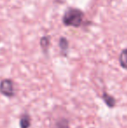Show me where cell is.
I'll return each mask as SVG.
<instances>
[{"mask_svg": "<svg viewBox=\"0 0 127 128\" xmlns=\"http://www.w3.org/2000/svg\"><path fill=\"white\" fill-rule=\"evenodd\" d=\"M119 63L123 68L127 69V49L124 50L121 52L120 56H119Z\"/></svg>", "mask_w": 127, "mask_h": 128, "instance_id": "8992f818", "label": "cell"}, {"mask_svg": "<svg viewBox=\"0 0 127 128\" xmlns=\"http://www.w3.org/2000/svg\"><path fill=\"white\" fill-rule=\"evenodd\" d=\"M103 100H105V104H107V106H109V107H113L114 106H115L116 102H115V98H113V97H112L111 95L107 94L106 92H104L103 94Z\"/></svg>", "mask_w": 127, "mask_h": 128, "instance_id": "5b68a950", "label": "cell"}, {"mask_svg": "<svg viewBox=\"0 0 127 128\" xmlns=\"http://www.w3.org/2000/svg\"><path fill=\"white\" fill-rule=\"evenodd\" d=\"M0 92L7 97H12L14 95L13 82L10 79H3L0 83Z\"/></svg>", "mask_w": 127, "mask_h": 128, "instance_id": "7a4b0ae2", "label": "cell"}, {"mask_svg": "<svg viewBox=\"0 0 127 128\" xmlns=\"http://www.w3.org/2000/svg\"><path fill=\"white\" fill-rule=\"evenodd\" d=\"M40 46L41 48L43 49V51L44 52H46V51L48 50L50 46V37L49 36H45V37H43L42 38L40 39Z\"/></svg>", "mask_w": 127, "mask_h": 128, "instance_id": "52a82bcc", "label": "cell"}, {"mask_svg": "<svg viewBox=\"0 0 127 128\" xmlns=\"http://www.w3.org/2000/svg\"><path fill=\"white\" fill-rule=\"evenodd\" d=\"M59 47L61 50L62 53L64 55H66L68 52V48H69V43H68L67 39L65 38H60L59 39Z\"/></svg>", "mask_w": 127, "mask_h": 128, "instance_id": "277c9868", "label": "cell"}, {"mask_svg": "<svg viewBox=\"0 0 127 128\" xmlns=\"http://www.w3.org/2000/svg\"><path fill=\"white\" fill-rule=\"evenodd\" d=\"M84 12L76 8H71L64 13L63 23L64 26L79 27L83 23Z\"/></svg>", "mask_w": 127, "mask_h": 128, "instance_id": "6da1fadb", "label": "cell"}, {"mask_svg": "<svg viewBox=\"0 0 127 128\" xmlns=\"http://www.w3.org/2000/svg\"><path fill=\"white\" fill-rule=\"evenodd\" d=\"M20 127L21 128H29L31 126V118H30L28 114H24L22 115L20 118Z\"/></svg>", "mask_w": 127, "mask_h": 128, "instance_id": "3957f363", "label": "cell"}, {"mask_svg": "<svg viewBox=\"0 0 127 128\" xmlns=\"http://www.w3.org/2000/svg\"><path fill=\"white\" fill-rule=\"evenodd\" d=\"M55 128H69V123H68V121L62 118L57 123Z\"/></svg>", "mask_w": 127, "mask_h": 128, "instance_id": "ba28073f", "label": "cell"}]
</instances>
